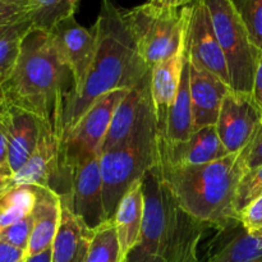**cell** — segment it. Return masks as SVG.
I'll use <instances>...</instances> for the list:
<instances>
[{"label": "cell", "mask_w": 262, "mask_h": 262, "mask_svg": "<svg viewBox=\"0 0 262 262\" xmlns=\"http://www.w3.org/2000/svg\"><path fill=\"white\" fill-rule=\"evenodd\" d=\"M76 95V83L48 31L31 27L17 64L2 89L4 102L31 113L63 140L64 118Z\"/></svg>", "instance_id": "6da1fadb"}, {"label": "cell", "mask_w": 262, "mask_h": 262, "mask_svg": "<svg viewBox=\"0 0 262 262\" xmlns=\"http://www.w3.org/2000/svg\"><path fill=\"white\" fill-rule=\"evenodd\" d=\"M92 31L96 38L94 59L81 90L67 109L63 137L97 99L115 90L132 89L151 71L138 54L124 10L113 0H101Z\"/></svg>", "instance_id": "7a4b0ae2"}, {"label": "cell", "mask_w": 262, "mask_h": 262, "mask_svg": "<svg viewBox=\"0 0 262 262\" xmlns=\"http://www.w3.org/2000/svg\"><path fill=\"white\" fill-rule=\"evenodd\" d=\"M159 169L178 209L189 217L215 224L239 220L234 201L246 173L243 151L202 165H159Z\"/></svg>", "instance_id": "3957f363"}, {"label": "cell", "mask_w": 262, "mask_h": 262, "mask_svg": "<svg viewBox=\"0 0 262 262\" xmlns=\"http://www.w3.org/2000/svg\"><path fill=\"white\" fill-rule=\"evenodd\" d=\"M159 164V130L151 101L129 140L100 156L102 199L107 220L114 217L120 200L130 186Z\"/></svg>", "instance_id": "277c9868"}, {"label": "cell", "mask_w": 262, "mask_h": 262, "mask_svg": "<svg viewBox=\"0 0 262 262\" xmlns=\"http://www.w3.org/2000/svg\"><path fill=\"white\" fill-rule=\"evenodd\" d=\"M138 54L148 69L183 45L187 31V7L182 9L161 8L145 3L124 10Z\"/></svg>", "instance_id": "5b68a950"}, {"label": "cell", "mask_w": 262, "mask_h": 262, "mask_svg": "<svg viewBox=\"0 0 262 262\" xmlns=\"http://www.w3.org/2000/svg\"><path fill=\"white\" fill-rule=\"evenodd\" d=\"M228 63L233 91L252 95L261 51L253 45L232 0H204Z\"/></svg>", "instance_id": "8992f818"}, {"label": "cell", "mask_w": 262, "mask_h": 262, "mask_svg": "<svg viewBox=\"0 0 262 262\" xmlns=\"http://www.w3.org/2000/svg\"><path fill=\"white\" fill-rule=\"evenodd\" d=\"M130 90V89H129ZM129 90H115L97 99L61 140L63 173L71 182V171L92 156L101 155V146L109 130L115 109Z\"/></svg>", "instance_id": "52a82bcc"}, {"label": "cell", "mask_w": 262, "mask_h": 262, "mask_svg": "<svg viewBox=\"0 0 262 262\" xmlns=\"http://www.w3.org/2000/svg\"><path fill=\"white\" fill-rule=\"evenodd\" d=\"M143 222L136 251L164 256L176 224L178 206L164 186L159 166L143 176Z\"/></svg>", "instance_id": "ba28073f"}, {"label": "cell", "mask_w": 262, "mask_h": 262, "mask_svg": "<svg viewBox=\"0 0 262 262\" xmlns=\"http://www.w3.org/2000/svg\"><path fill=\"white\" fill-rule=\"evenodd\" d=\"M199 262H262V229L248 233L239 220L205 223Z\"/></svg>", "instance_id": "9c48e42d"}, {"label": "cell", "mask_w": 262, "mask_h": 262, "mask_svg": "<svg viewBox=\"0 0 262 262\" xmlns=\"http://www.w3.org/2000/svg\"><path fill=\"white\" fill-rule=\"evenodd\" d=\"M61 140L42 125L40 140L25 165L13 174L10 187H45L68 200L71 182L63 173L60 161Z\"/></svg>", "instance_id": "30bf717a"}, {"label": "cell", "mask_w": 262, "mask_h": 262, "mask_svg": "<svg viewBox=\"0 0 262 262\" xmlns=\"http://www.w3.org/2000/svg\"><path fill=\"white\" fill-rule=\"evenodd\" d=\"M186 43L192 63L215 74L230 86L227 59L215 35L204 0H194L191 5H187Z\"/></svg>", "instance_id": "8fae6325"}, {"label": "cell", "mask_w": 262, "mask_h": 262, "mask_svg": "<svg viewBox=\"0 0 262 262\" xmlns=\"http://www.w3.org/2000/svg\"><path fill=\"white\" fill-rule=\"evenodd\" d=\"M261 123L262 112L252 95L230 90L223 100L215 128L228 154H238L250 145Z\"/></svg>", "instance_id": "7c38bea8"}, {"label": "cell", "mask_w": 262, "mask_h": 262, "mask_svg": "<svg viewBox=\"0 0 262 262\" xmlns=\"http://www.w3.org/2000/svg\"><path fill=\"white\" fill-rule=\"evenodd\" d=\"M100 156L87 159L71 171V192L61 200L91 230L107 220L102 199V177Z\"/></svg>", "instance_id": "4fadbf2b"}, {"label": "cell", "mask_w": 262, "mask_h": 262, "mask_svg": "<svg viewBox=\"0 0 262 262\" xmlns=\"http://www.w3.org/2000/svg\"><path fill=\"white\" fill-rule=\"evenodd\" d=\"M54 45L69 67L76 83V95L81 90L92 63L96 48L94 31L79 25L74 15L64 18L50 31ZM74 95V96H76Z\"/></svg>", "instance_id": "5bb4252c"}, {"label": "cell", "mask_w": 262, "mask_h": 262, "mask_svg": "<svg viewBox=\"0 0 262 262\" xmlns=\"http://www.w3.org/2000/svg\"><path fill=\"white\" fill-rule=\"evenodd\" d=\"M0 120L8 140V163L14 174L25 165L37 146L42 132L38 118L20 107L4 102L0 107Z\"/></svg>", "instance_id": "9a60e30c"}, {"label": "cell", "mask_w": 262, "mask_h": 262, "mask_svg": "<svg viewBox=\"0 0 262 262\" xmlns=\"http://www.w3.org/2000/svg\"><path fill=\"white\" fill-rule=\"evenodd\" d=\"M159 165L173 168L202 165L229 155L217 136L215 125L194 130L193 135L184 142L165 143L159 138Z\"/></svg>", "instance_id": "2e32d148"}, {"label": "cell", "mask_w": 262, "mask_h": 262, "mask_svg": "<svg viewBox=\"0 0 262 262\" xmlns=\"http://www.w3.org/2000/svg\"><path fill=\"white\" fill-rule=\"evenodd\" d=\"M189 90H191L193 129L216 124L220 107L230 86L206 69L189 60Z\"/></svg>", "instance_id": "e0dca14e"}, {"label": "cell", "mask_w": 262, "mask_h": 262, "mask_svg": "<svg viewBox=\"0 0 262 262\" xmlns=\"http://www.w3.org/2000/svg\"><path fill=\"white\" fill-rule=\"evenodd\" d=\"M150 73L128 91L113 115L109 130L101 146V154L113 150L129 140L137 128L146 107L151 104Z\"/></svg>", "instance_id": "ac0fdd59"}, {"label": "cell", "mask_w": 262, "mask_h": 262, "mask_svg": "<svg viewBox=\"0 0 262 262\" xmlns=\"http://www.w3.org/2000/svg\"><path fill=\"white\" fill-rule=\"evenodd\" d=\"M186 55L187 45L184 40L182 48L174 55L159 61L151 68L150 94L158 123V130L163 128L169 109L178 94Z\"/></svg>", "instance_id": "d6986e66"}, {"label": "cell", "mask_w": 262, "mask_h": 262, "mask_svg": "<svg viewBox=\"0 0 262 262\" xmlns=\"http://www.w3.org/2000/svg\"><path fill=\"white\" fill-rule=\"evenodd\" d=\"M36 204L32 211L33 227L26 256H33L53 246L61 219V197L45 187H35Z\"/></svg>", "instance_id": "ffe728a7"}, {"label": "cell", "mask_w": 262, "mask_h": 262, "mask_svg": "<svg viewBox=\"0 0 262 262\" xmlns=\"http://www.w3.org/2000/svg\"><path fill=\"white\" fill-rule=\"evenodd\" d=\"M92 235L94 230L63 204L60 225L51 246V262H86Z\"/></svg>", "instance_id": "44dd1931"}, {"label": "cell", "mask_w": 262, "mask_h": 262, "mask_svg": "<svg viewBox=\"0 0 262 262\" xmlns=\"http://www.w3.org/2000/svg\"><path fill=\"white\" fill-rule=\"evenodd\" d=\"M113 222L117 229L120 255L125 261L137 247L143 222V184L142 179L135 182L125 192L117 207Z\"/></svg>", "instance_id": "7402d4cb"}, {"label": "cell", "mask_w": 262, "mask_h": 262, "mask_svg": "<svg viewBox=\"0 0 262 262\" xmlns=\"http://www.w3.org/2000/svg\"><path fill=\"white\" fill-rule=\"evenodd\" d=\"M193 132V113L189 90V61L187 51L178 94L169 109L163 128L159 130V138L165 143H179L188 140Z\"/></svg>", "instance_id": "603a6c76"}, {"label": "cell", "mask_w": 262, "mask_h": 262, "mask_svg": "<svg viewBox=\"0 0 262 262\" xmlns=\"http://www.w3.org/2000/svg\"><path fill=\"white\" fill-rule=\"evenodd\" d=\"M36 204L35 187H9L0 194V230L30 216Z\"/></svg>", "instance_id": "cb8c5ba5"}, {"label": "cell", "mask_w": 262, "mask_h": 262, "mask_svg": "<svg viewBox=\"0 0 262 262\" xmlns=\"http://www.w3.org/2000/svg\"><path fill=\"white\" fill-rule=\"evenodd\" d=\"M28 5L32 27L50 32L64 18L74 15L79 0H28Z\"/></svg>", "instance_id": "d4e9b609"}, {"label": "cell", "mask_w": 262, "mask_h": 262, "mask_svg": "<svg viewBox=\"0 0 262 262\" xmlns=\"http://www.w3.org/2000/svg\"><path fill=\"white\" fill-rule=\"evenodd\" d=\"M32 27L30 19L14 23L0 37V99L2 89L12 76L20 53V45L28 30Z\"/></svg>", "instance_id": "484cf974"}, {"label": "cell", "mask_w": 262, "mask_h": 262, "mask_svg": "<svg viewBox=\"0 0 262 262\" xmlns=\"http://www.w3.org/2000/svg\"><path fill=\"white\" fill-rule=\"evenodd\" d=\"M86 262H124L113 219L94 229Z\"/></svg>", "instance_id": "4316f807"}, {"label": "cell", "mask_w": 262, "mask_h": 262, "mask_svg": "<svg viewBox=\"0 0 262 262\" xmlns=\"http://www.w3.org/2000/svg\"><path fill=\"white\" fill-rule=\"evenodd\" d=\"M253 45L262 53V0H232Z\"/></svg>", "instance_id": "83f0119b"}, {"label": "cell", "mask_w": 262, "mask_h": 262, "mask_svg": "<svg viewBox=\"0 0 262 262\" xmlns=\"http://www.w3.org/2000/svg\"><path fill=\"white\" fill-rule=\"evenodd\" d=\"M262 196V165L246 171L238 186L234 207L237 214L250 205L253 200Z\"/></svg>", "instance_id": "f1b7e54d"}, {"label": "cell", "mask_w": 262, "mask_h": 262, "mask_svg": "<svg viewBox=\"0 0 262 262\" xmlns=\"http://www.w3.org/2000/svg\"><path fill=\"white\" fill-rule=\"evenodd\" d=\"M32 227V215H30V216L25 217L20 222L0 230V241L27 252Z\"/></svg>", "instance_id": "f546056e"}, {"label": "cell", "mask_w": 262, "mask_h": 262, "mask_svg": "<svg viewBox=\"0 0 262 262\" xmlns=\"http://www.w3.org/2000/svg\"><path fill=\"white\" fill-rule=\"evenodd\" d=\"M28 0H0V26H10L28 18Z\"/></svg>", "instance_id": "4dcf8cb0"}, {"label": "cell", "mask_w": 262, "mask_h": 262, "mask_svg": "<svg viewBox=\"0 0 262 262\" xmlns=\"http://www.w3.org/2000/svg\"><path fill=\"white\" fill-rule=\"evenodd\" d=\"M239 222L248 233L262 229V196L253 200L239 212Z\"/></svg>", "instance_id": "1f68e13d"}, {"label": "cell", "mask_w": 262, "mask_h": 262, "mask_svg": "<svg viewBox=\"0 0 262 262\" xmlns=\"http://www.w3.org/2000/svg\"><path fill=\"white\" fill-rule=\"evenodd\" d=\"M245 152V168L246 171L252 170L262 165V123L257 132L253 136L250 145L243 150Z\"/></svg>", "instance_id": "d6a6232c"}, {"label": "cell", "mask_w": 262, "mask_h": 262, "mask_svg": "<svg viewBox=\"0 0 262 262\" xmlns=\"http://www.w3.org/2000/svg\"><path fill=\"white\" fill-rule=\"evenodd\" d=\"M25 257V251L0 241V262H19Z\"/></svg>", "instance_id": "836d02e7"}, {"label": "cell", "mask_w": 262, "mask_h": 262, "mask_svg": "<svg viewBox=\"0 0 262 262\" xmlns=\"http://www.w3.org/2000/svg\"><path fill=\"white\" fill-rule=\"evenodd\" d=\"M0 171L10 173L9 163H8V140L2 120H0Z\"/></svg>", "instance_id": "e575fe53"}, {"label": "cell", "mask_w": 262, "mask_h": 262, "mask_svg": "<svg viewBox=\"0 0 262 262\" xmlns=\"http://www.w3.org/2000/svg\"><path fill=\"white\" fill-rule=\"evenodd\" d=\"M252 97L262 112V53L260 55V59H258L257 69H256L255 81H253L252 89Z\"/></svg>", "instance_id": "d590c367"}, {"label": "cell", "mask_w": 262, "mask_h": 262, "mask_svg": "<svg viewBox=\"0 0 262 262\" xmlns=\"http://www.w3.org/2000/svg\"><path fill=\"white\" fill-rule=\"evenodd\" d=\"M194 0H148V3L156 7L171 8V9H182V8L191 5Z\"/></svg>", "instance_id": "8d00e7d4"}, {"label": "cell", "mask_w": 262, "mask_h": 262, "mask_svg": "<svg viewBox=\"0 0 262 262\" xmlns=\"http://www.w3.org/2000/svg\"><path fill=\"white\" fill-rule=\"evenodd\" d=\"M125 262H165V258H164V256L145 255V253H141L138 251L133 250Z\"/></svg>", "instance_id": "74e56055"}, {"label": "cell", "mask_w": 262, "mask_h": 262, "mask_svg": "<svg viewBox=\"0 0 262 262\" xmlns=\"http://www.w3.org/2000/svg\"><path fill=\"white\" fill-rule=\"evenodd\" d=\"M25 262H51V248L33 256H26Z\"/></svg>", "instance_id": "f35d334b"}, {"label": "cell", "mask_w": 262, "mask_h": 262, "mask_svg": "<svg viewBox=\"0 0 262 262\" xmlns=\"http://www.w3.org/2000/svg\"><path fill=\"white\" fill-rule=\"evenodd\" d=\"M12 174L10 173H4V171H0V189H5L8 187H10L12 183Z\"/></svg>", "instance_id": "ab89813d"}, {"label": "cell", "mask_w": 262, "mask_h": 262, "mask_svg": "<svg viewBox=\"0 0 262 262\" xmlns=\"http://www.w3.org/2000/svg\"><path fill=\"white\" fill-rule=\"evenodd\" d=\"M10 26H12V25H10ZM10 26H0V37H2V36L4 35V33L7 32L8 30H9Z\"/></svg>", "instance_id": "60d3db41"}, {"label": "cell", "mask_w": 262, "mask_h": 262, "mask_svg": "<svg viewBox=\"0 0 262 262\" xmlns=\"http://www.w3.org/2000/svg\"><path fill=\"white\" fill-rule=\"evenodd\" d=\"M8 188H9V187H8ZM5 189H7V188H5ZM5 189H0V194H2V193H3V192H4V191H5Z\"/></svg>", "instance_id": "b9f144b4"}, {"label": "cell", "mask_w": 262, "mask_h": 262, "mask_svg": "<svg viewBox=\"0 0 262 262\" xmlns=\"http://www.w3.org/2000/svg\"><path fill=\"white\" fill-rule=\"evenodd\" d=\"M2 105H3V99H0V107H2Z\"/></svg>", "instance_id": "7bdbcfd3"}, {"label": "cell", "mask_w": 262, "mask_h": 262, "mask_svg": "<svg viewBox=\"0 0 262 262\" xmlns=\"http://www.w3.org/2000/svg\"><path fill=\"white\" fill-rule=\"evenodd\" d=\"M25 260H26V257H25V258H23V260H20L19 262H25Z\"/></svg>", "instance_id": "ee69618b"}, {"label": "cell", "mask_w": 262, "mask_h": 262, "mask_svg": "<svg viewBox=\"0 0 262 262\" xmlns=\"http://www.w3.org/2000/svg\"><path fill=\"white\" fill-rule=\"evenodd\" d=\"M124 262H125V261H124Z\"/></svg>", "instance_id": "f6af8a7d"}]
</instances>
